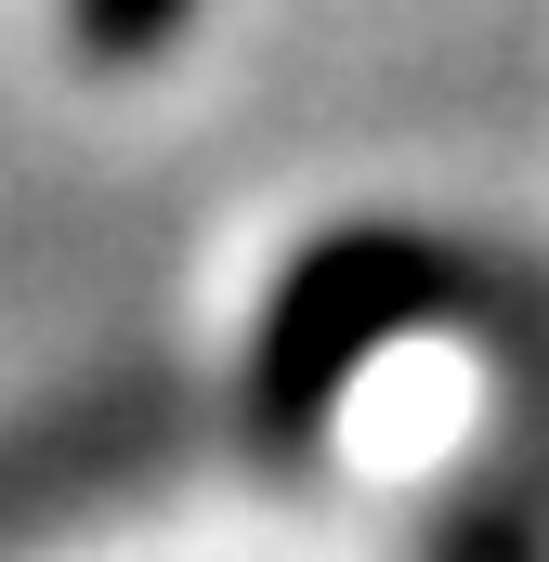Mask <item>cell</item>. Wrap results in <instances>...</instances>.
Returning <instances> with one entry per match:
<instances>
[{
	"label": "cell",
	"instance_id": "cell-1",
	"mask_svg": "<svg viewBox=\"0 0 549 562\" xmlns=\"http://www.w3.org/2000/svg\"><path fill=\"white\" fill-rule=\"evenodd\" d=\"M157 13H170V0H79V26H92V40H144Z\"/></svg>",
	"mask_w": 549,
	"mask_h": 562
}]
</instances>
